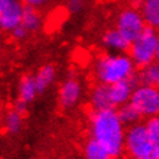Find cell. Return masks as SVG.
I'll return each mask as SVG.
<instances>
[{
  "label": "cell",
  "mask_w": 159,
  "mask_h": 159,
  "mask_svg": "<svg viewBox=\"0 0 159 159\" xmlns=\"http://www.w3.org/2000/svg\"><path fill=\"white\" fill-rule=\"evenodd\" d=\"M129 104L142 117L158 116L159 112V90L158 86L136 84L131 93Z\"/></svg>",
  "instance_id": "5"
},
{
  "label": "cell",
  "mask_w": 159,
  "mask_h": 159,
  "mask_svg": "<svg viewBox=\"0 0 159 159\" xmlns=\"http://www.w3.org/2000/svg\"><path fill=\"white\" fill-rule=\"evenodd\" d=\"M84 155L85 159H105L109 155L107 154L105 148L97 140L90 138L84 146Z\"/></svg>",
  "instance_id": "19"
},
{
  "label": "cell",
  "mask_w": 159,
  "mask_h": 159,
  "mask_svg": "<svg viewBox=\"0 0 159 159\" xmlns=\"http://www.w3.org/2000/svg\"><path fill=\"white\" fill-rule=\"evenodd\" d=\"M140 4V14L146 26L157 29L159 26V0H144Z\"/></svg>",
  "instance_id": "12"
},
{
  "label": "cell",
  "mask_w": 159,
  "mask_h": 159,
  "mask_svg": "<svg viewBox=\"0 0 159 159\" xmlns=\"http://www.w3.org/2000/svg\"><path fill=\"white\" fill-rule=\"evenodd\" d=\"M46 2H49V0H22V3L26 7H33V8L42 7L43 4H46Z\"/></svg>",
  "instance_id": "23"
},
{
  "label": "cell",
  "mask_w": 159,
  "mask_h": 159,
  "mask_svg": "<svg viewBox=\"0 0 159 159\" xmlns=\"http://www.w3.org/2000/svg\"><path fill=\"white\" fill-rule=\"evenodd\" d=\"M0 113H2V108H0Z\"/></svg>",
  "instance_id": "27"
},
{
  "label": "cell",
  "mask_w": 159,
  "mask_h": 159,
  "mask_svg": "<svg viewBox=\"0 0 159 159\" xmlns=\"http://www.w3.org/2000/svg\"><path fill=\"white\" fill-rule=\"evenodd\" d=\"M129 159H131V158H129Z\"/></svg>",
  "instance_id": "28"
},
{
  "label": "cell",
  "mask_w": 159,
  "mask_h": 159,
  "mask_svg": "<svg viewBox=\"0 0 159 159\" xmlns=\"http://www.w3.org/2000/svg\"><path fill=\"white\" fill-rule=\"evenodd\" d=\"M4 2H6V0H0V7H2L3 4H4Z\"/></svg>",
  "instance_id": "24"
},
{
  "label": "cell",
  "mask_w": 159,
  "mask_h": 159,
  "mask_svg": "<svg viewBox=\"0 0 159 159\" xmlns=\"http://www.w3.org/2000/svg\"><path fill=\"white\" fill-rule=\"evenodd\" d=\"M136 2H139V3H143V2H144V0H136Z\"/></svg>",
  "instance_id": "25"
},
{
  "label": "cell",
  "mask_w": 159,
  "mask_h": 159,
  "mask_svg": "<svg viewBox=\"0 0 159 159\" xmlns=\"http://www.w3.org/2000/svg\"><path fill=\"white\" fill-rule=\"evenodd\" d=\"M11 34H12V37L15 39H18V41H22V39H25L27 35H29V33L26 31L25 27H22V26H18L16 29H14L12 31H11Z\"/></svg>",
  "instance_id": "22"
},
{
  "label": "cell",
  "mask_w": 159,
  "mask_h": 159,
  "mask_svg": "<svg viewBox=\"0 0 159 159\" xmlns=\"http://www.w3.org/2000/svg\"><path fill=\"white\" fill-rule=\"evenodd\" d=\"M25 4L22 0H6L0 7V30L11 33L14 29L20 26Z\"/></svg>",
  "instance_id": "7"
},
{
  "label": "cell",
  "mask_w": 159,
  "mask_h": 159,
  "mask_svg": "<svg viewBox=\"0 0 159 159\" xmlns=\"http://www.w3.org/2000/svg\"><path fill=\"white\" fill-rule=\"evenodd\" d=\"M102 45L112 53H124L129 49L131 43L116 29H111L102 35Z\"/></svg>",
  "instance_id": "10"
},
{
  "label": "cell",
  "mask_w": 159,
  "mask_h": 159,
  "mask_svg": "<svg viewBox=\"0 0 159 159\" xmlns=\"http://www.w3.org/2000/svg\"><path fill=\"white\" fill-rule=\"evenodd\" d=\"M55 75H57V71L53 65H45L37 71V74L34 75V82L37 85L38 93L45 92L54 84Z\"/></svg>",
  "instance_id": "11"
},
{
  "label": "cell",
  "mask_w": 159,
  "mask_h": 159,
  "mask_svg": "<svg viewBox=\"0 0 159 159\" xmlns=\"http://www.w3.org/2000/svg\"><path fill=\"white\" fill-rule=\"evenodd\" d=\"M124 151L131 159H159V144L151 140L140 121L129 125L125 131Z\"/></svg>",
  "instance_id": "3"
},
{
  "label": "cell",
  "mask_w": 159,
  "mask_h": 159,
  "mask_svg": "<svg viewBox=\"0 0 159 159\" xmlns=\"http://www.w3.org/2000/svg\"><path fill=\"white\" fill-rule=\"evenodd\" d=\"M90 135L111 158H119L124 152L125 125L115 108L94 111L90 116Z\"/></svg>",
  "instance_id": "1"
},
{
  "label": "cell",
  "mask_w": 159,
  "mask_h": 159,
  "mask_svg": "<svg viewBox=\"0 0 159 159\" xmlns=\"http://www.w3.org/2000/svg\"><path fill=\"white\" fill-rule=\"evenodd\" d=\"M135 63L124 53L105 54L96 61L94 74L100 84L112 85L135 77Z\"/></svg>",
  "instance_id": "2"
},
{
  "label": "cell",
  "mask_w": 159,
  "mask_h": 159,
  "mask_svg": "<svg viewBox=\"0 0 159 159\" xmlns=\"http://www.w3.org/2000/svg\"><path fill=\"white\" fill-rule=\"evenodd\" d=\"M144 127H146L148 136L151 138V140L159 144V119L158 116L148 117V120L144 123Z\"/></svg>",
  "instance_id": "20"
},
{
  "label": "cell",
  "mask_w": 159,
  "mask_h": 159,
  "mask_svg": "<svg viewBox=\"0 0 159 159\" xmlns=\"http://www.w3.org/2000/svg\"><path fill=\"white\" fill-rule=\"evenodd\" d=\"M4 127L6 131L10 134H18L20 132L23 127V113L18 112L16 109H11L6 113L4 116Z\"/></svg>",
  "instance_id": "17"
},
{
  "label": "cell",
  "mask_w": 159,
  "mask_h": 159,
  "mask_svg": "<svg viewBox=\"0 0 159 159\" xmlns=\"http://www.w3.org/2000/svg\"><path fill=\"white\" fill-rule=\"evenodd\" d=\"M136 81L139 84L158 86V84H159V65L157 62H154V63H150V65L142 67V71L136 77Z\"/></svg>",
  "instance_id": "16"
},
{
  "label": "cell",
  "mask_w": 159,
  "mask_h": 159,
  "mask_svg": "<svg viewBox=\"0 0 159 159\" xmlns=\"http://www.w3.org/2000/svg\"><path fill=\"white\" fill-rule=\"evenodd\" d=\"M90 102H92V107L94 108V111L112 108L111 100H109L108 85L98 84L97 86H94L92 93H90Z\"/></svg>",
  "instance_id": "14"
},
{
  "label": "cell",
  "mask_w": 159,
  "mask_h": 159,
  "mask_svg": "<svg viewBox=\"0 0 159 159\" xmlns=\"http://www.w3.org/2000/svg\"><path fill=\"white\" fill-rule=\"evenodd\" d=\"M128 51L135 66L144 67L150 63L157 62L159 54L158 33L151 27H146L140 37L131 42Z\"/></svg>",
  "instance_id": "4"
},
{
  "label": "cell",
  "mask_w": 159,
  "mask_h": 159,
  "mask_svg": "<svg viewBox=\"0 0 159 159\" xmlns=\"http://www.w3.org/2000/svg\"><path fill=\"white\" fill-rule=\"evenodd\" d=\"M84 8V0H67V10L73 14L80 12Z\"/></svg>",
  "instance_id": "21"
},
{
  "label": "cell",
  "mask_w": 159,
  "mask_h": 159,
  "mask_svg": "<svg viewBox=\"0 0 159 159\" xmlns=\"http://www.w3.org/2000/svg\"><path fill=\"white\" fill-rule=\"evenodd\" d=\"M105 159H116V158H111V157H108V158H105Z\"/></svg>",
  "instance_id": "26"
},
{
  "label": "cell",
  "mask_w": 159,
  "mask_h": 159,
  "mask_svg": "<svg viewBox=\"0 0 159 159\" xmlns=\"http://www.w3.org/2000/svg\"><path fill=\"white\" fill-rule=\"evenodd\" d=\"M136 84H138V81H136V75H135L134 78L124 80V81L108 85L109 100H111L112 108H116V107H120L123 104H125V102H128L131 93H132Z\"/></svg>",
  "instance_id": "9"
},
{
  "label": "cell",
  "mask_w": 159,
  "mask_h": 159,
  "mask_svg": "<svg viewBox=\"0 0 159 159\" xmlns=\"http://www.w3.org/2000/svg\"><path fill=\"white\" fill-rule=\"evenodd\" d=\"M18 94H19V101H22L26 105L35 100V97L38 94V89L34 82V77H31V75L22 77L18 86Z\"/></svg>",
  "instance_id": "13"
},
{
  "label": "cell",
  "mask_w": 159,
  "mask_h": 159,
  "mask_svg": "<svg viewBox=\"0 0 159 159\" xmlns=\"http://www.w3.org/2000/svg\"><path fill=\"white\" fill-rule=\"evenodd\" d=\"M20 26L25 27L27 33H34V31H38L42 26V16L39 15V12L37 11V8H33V7H26L23 10V15H22V22Z\"/></svg>",
  "instance_id": "15"
},
{
  "label": "cell",
  "mask_w": 159,
  "mask_h": 159,
  "mask_svg": "<svg viewBox=\"0 0 159 159\" xmlns=\"http://www.w3.org/2000/svg\"><path fill=\"white\" fill-rule=\"evenodd\" d=\"M116 112H117L119 117H120V120L123 121V124L124 125L136 124V123H139L140 121V119H142V116L139 115V112L129 104V102H125V104L120 105Z\"/></svg>",
  "instance_id": "18"
},
{
  "label": "cell",
  "mask_w": 159,
  "mask_h": 159,
  "mask_svg": "<svg viewBox=\"0 0 159 159\" xmlns=\"http://www.w3.org/2000/svg\"><path fill=\"white\" fill-rule=\"evenodd\" d=\"M146 27L147 26L142 18L140 11L136 8L123 10L116 18V30L129 43L140 37Z\"/></svg>",
  "instance_id": "6"
},
{
  "label": "cell",
  "mask_w": 159,
  "mask_h": 159,
  "mask_svg": "<svg viewBox=\"0 0 159 159\" xmlns=\"http://www.w3.org/2000/svg\"><path fill=\"white\" fill-rule=\"evenodd\" d=\"M82 97V85L77 78H67L59 88V104L65 109H71Z\"/></svg>",
  "instance_id": "8"
}]
</instances>
